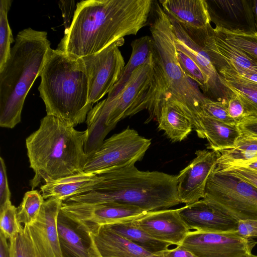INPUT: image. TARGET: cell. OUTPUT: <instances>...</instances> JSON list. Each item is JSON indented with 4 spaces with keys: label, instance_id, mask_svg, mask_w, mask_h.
I'll use <instances>...</instances> for the list:
<instances>
[{
    "label": "cell",
    "instance_id": "cell-7",
    "mask_svg": "<svg viewBox=\"0 0 257 257\" xmlns=\"http://www.w3.org/2000/svg\"><path fill=\"white\" fill-rule=\"evenodd\" d=\"M203 199L237 221L257 220V189L230 174L213 170Z\"/></svg>",
    "mask_w": 257,
    "mask_h": 257
},
{
    "label": "cell",
    "instance_id": "cell-42",
    "mask_svg": "<svg viewBox=\"0 0 257 257\" xmlns=\"http://www.w3.org/2000/svg\"><path fill=\"white\" fill-rule=\"evenodd\" d=\"M155 254L161 257H196L192 252L180 245L173 249L168 248Z\"/></svg>",
    "mask_w": 257,
    "mask_h": 257
},
{
    "label": "cell",
    "instance_id": "cell-23",
    "mask_svg": "<svg viewBox=\"0 0 257 257\" xmlns=\"http://www.w3.org/2000/svg\"><path fill=\"white\" fill-rule=\"evenodd\" d=\"M156 117L158 128L173 142L184 140L193 128L190 117L181 104L170 98L161 100Z\"/></svg>",
    "mask_w": 257,
    "mask_h": 257
},
{
    "label": "cell",
    "instance_id": "cell-14",
    "mask_svg": "<svg viewBox=\"0 0 257 257\" xmlns=\"http://www.w3.org/2000/svg\"><path fill=\"white\" fill-rule=\"evenodd\" d=\"M63 201L51 198L45 201L35 222L26 228L37 257H63L57 221Z\"/></svg>",
    "mask_w": 257,
    "mask_h": 257
},
{
    "label": "cell",
    "instance_id": "cell-43",
    "mask_svg": "<svg viewBox=\"0 0 257 257\" xmlns=\"http://www.w3.org/2000/svg\"><path fill=\"white\" fill-rule=\"evenodd\" d=\"M227 66L232 69L242 77L250 81L257 82V72L243 68L230 63H227Z\"/></svg>",
    "mask_w": 257,
    "mask_h": 257
},
{
    "label": "cell",
    "instance_id": "cell-28",
    "mask_svg": "<svg viewBox=\"0 0 257 257\" xmlns=\"http://www.w3.org/2000/svg\"><path fill=\"white\" fill-rule=\"evenodd\" d=\"M215 32L225 41L257 60V33L240 30H228L215 27Z\"/></svg>",
    "mask_w": 257,
    "mask_h": 257
},
{
    "label": "cell",
    "instance_id": "cell-20",
    "mask_svg": "<svg viewBox=\"0 0 257 257\" xmlns=\"http://www.w3.org/2000/svg\"><path fill=\"white\" fill-rule=\"evenodd\" d=\"M57 226L63 257H99L89 234L60 211Z\"/></svg>",
    "mask_w": 257,
    "mask_h": 257
},
{
    "label": "cell",
    "instance_id": "cell-17",
    "mask_svg": "<svg viewBox=\"0 0 257 257\" xmlns=\"http://www.w3.org/2000/svg\"><path fill=\"white\" fill-rule=\"evenodd\" d=\"M178 213L190 230L222 232L237 230V221L203 199L178 208Z\"/></svg>",
    "mask_w": 257,
    "mask_h": 257
},
{
    "label": "cell",
    "instance_id": "cell-27",
    "mask_svg": "<svg viewBox=\"0 0 257 257\" xmlns=\"http://www.w3.org/2000/svg\"><path fill=\"white\" fill-rule=\"evenodd\" d=\"M106 225L116 234L153 253L166 250L172 245L153 238L139 226L136 220Z\"/></svg>",
    "mask_w": 257,
    "mask_h": 257
},
{
    "label": "cell",
    "instance_id": "cell-8",
    "mask_svg": "<svg viewBox=\"0 0 257 257\" xmlns=\"http://www.w3.org/2000/svg\"><path fill=\"white\" fill-rule=\"evenodd\" d=\"M153 79L152 55L147 62L133 72L116 96L100 101L90 111L113 128L120 120L145 109V101Z\"/></svg>",
    "mask_w": 257,
    "mask_h": 257
},
{
    "label": "cell",
    "instance_id": "cell-25",
    "mask_svg": "<svg viewBox=\"0 0 257 257\" xmlns=\"http://www.w3.org/2000/svg\"><path fill=\"white\" fill-rule=\"evenodd\" d=\"M218 72L224 84L242 103L246 116H257V82L242 77L227 66Z\"/></svg>",
    "mask_w": 257,
    "mask_h": 257
},
{
    "label": "cell",
    "instance_id": "cell-4",
    "mask_svg": "<svg viewBox=\"0 0 257 257\" xmlns=\"http://www.w3.org/2000/svg\"><path fill=\"white\" fill-rule=\"evenodd\" d=\"M100 174L102 180L94 190L73 196L65 202L118 203L148 212L168 209L181 203L177 192L178 175L141 171L135 165Z\"/></svg>",
    "mask_w": 257,
    "mask_h": 257
},
{
    "label": "cell",
    "instance_id": "cell-2",
    "mask_svg": "<svg viewBox=\"0 0 257 257\" xmlns=\"http://www.w3.org/2000/svg\"><path fill=\"white\" fill-rule=\"evenodd\" d=\"M150 17L153 79L145 99L146 109L151 119L156 117L163 98H170L179 102L199 137L201 134L200 107L209 98L182 69L177 57L172 23L158 1L153 2Z\"/></svg>",
    "mask_w": 257,
    "mask_h": 257
},
{
    "label": "cell",
    "instance_id": "cell-11",
    "mask_svg": "<svg viewBox=\"0 0 257 257\" xmlns=\"http://www.w3.org/2000/svg\"><path fill=\"white\" fill-rule=\"evenodd\" d=\"M123 39L100 52L81 57L88 80V100L91 104L108 93L119 79L125 62L118 47Z\"/></svg>",
    "mask_w": 257,
    "mask_h": 257
},
{
    "label": "cell",
    "instance_id": "cell-1",
    "mask_svg": "<svg viewBox=\"0 0 257 257\" xmlns=\"http://www.w3.org/2000/svg\"><path fill=\"white\" fill-rule=\"evenodd\" d=\"M153 0H86L76 5L69 29L57 49L83 57L124 37L136 35L149 22Z\"/></svg>",
    "mask_w": 257,
    "mask_h": 257
},
{
    "label": "cell",
    "instance_id": "cell-16",
    "mask_svg": "<svg viewBox=\"0 0 257 257\" xmlns=\"http://www.w3.org/2000/svg\"><path fill=\"white\" fill-rule=\"evenodd\" d=\"M206 3L215 27L256 33L253 0H207Z\"/></svg>",
    "mask_w": 257,
    "mask_h": 257
},
{
    "label": "cell",
    "instance_id": "cell-5",
    "mask_svg": "<svg viewBox=\"0 0 257 257\" xmlns=\"http://www.w3.org/2000/svg\"><path fill=\"white\" fill-rule=\"evenodd\" d=\"M45 31L31 28L19 32L9 58L0 69V126L14 128L21 121L24 102L40 76L51 50Z\"/></svg>",
    "mask_w": 257,
    "mask_h": 257
},
{
    "label": "cell",
    "instance_id": "cell-38",
    "mask_svg": "<svg viewBox=\"0 0 257 257\" xmlns=\"http://www.w3.org/2000/svg\"><path fill=\"white\" fill-rule=\"evenodd\" d=\"M232 149L243 152L257 153V137L241 134Z\"/></svg>",
    "mask_w": 257,
    "mask_h": 257
},
{
    "label": "cell",
    "instance_id": "cell-30",
    "mask_svg": "<svg viewBox=\"0 0 257 257\" xmlns=\"http://www.w3.org/2000/svg\"><path fill=\"white\" fill-rule=\"evenodd\" d=\"M13 1H0V69L4 66L11 54V45L14 42L8 14Z\"/></svg>",
    "mask_w": 257,
    "mask_h": 257
},
{
    "label": "cell",
    "instance_id": "cell-18",
    "mask_svg": "<svg viewBox=\"0 0 257 257\" xmlns=\"http://www.w3.org/2000/svg\"><path fill=\"white\" fill-rule=\"evenodd\" d=\"M136 222L153 238L176 246L181 244L191 231L181 218L178 208L150 212Z\"/></svg>",
    "mask_w": 257,
    "mask_h": 257
},
{
    "label": "cell",
    "instance_id": "cell-6",
    "mask_svg": "<svg viewBox=\"0 0 257 257\" xmlns=\"http://www.w3.org/2000/svg\"><path fill=\"white\" fill-rule=\"evenodd\" d=\"M40 77L38 90L47 114L74 127L83 123L93 105L88 100V80L82 58L51 49Z\"/></svg>",
    "mask_w": 257,
    "mask_h": 257
},
{
    "label": "cell",
    "instance_id": "cell-41",
    "mask_svg": "<svg viewBox=\"0 0 257 257\" xmlns=\"http://www.w3.org/2000/svg\"><path fill=\"white\" fill-rule=\"evenodd\" d=\"M241 134L257 137V116H246L237 124Z\"/></svg>",
    "mask_w": 257,
    "mask_h": 257
},
{
    "label": "cell",
    "instance_id": "cell-35",
    "mask_svg": "<svg viewBox=\"0 0 257 257\" xmlns=\"http://www.w3.org/2000/svg\"><path fill=\"white\" fill-rule=\"evenodd\" d=\"M218 172H224L232 175L252 185L257 189L256 171L246 167H239L231 168Z\"/></svg>",
    "mask_w": 257,
    "mask_h": 257
},
{
    "label": "cell",
    "instance_id": "cell-32",
    "mask_svg": "<svg viewBox=\"0 0 257 257\" xmlns=\"http://www.w3.org/2000/svg\"><path fill=\"white\" fill-rule=\"evenodd\" d=\"M0 227L1 233L9 240L23 230L18 219L17 208L11 201L0 208Z\"/></svg>",
    "mask_w": 257,
    "mask_h": 257
},
{
    "label": "cell",
    "instance_id": "cell-31",
    "mask_svg": "<svg viewBox=\"0 0 257 257\" xmlns=\"http://www.w3.org/2000/svg\"><path fill=\"white\" fill-rule=\"evenodd\" d=\"M176 49L177 59L183 72L188 77L193 80L198 85L202 93L207 97L208 78L187 54L177 47Z\"/></svg>",
    "mask_w": 257,
    "mask_h": 257
},
{
    "label": "cell",
    "instance_id": "cell-40",
    "mask_svg": "<svg viewBox=\"0 0 257 257\" xmlns=\"http://www.w3.org/2000/svg\"><path fill=\"white\" fill-rule=\"evenodd\" d=\"M236 231L240 236L244 238L257 237V220L238 221Z\"/></svg>",
    "mask_w": 257,
    "mask_h": 257
},
{
    "label": "cell",
    "instance_id": "cell-15",
    "mask_svg": "<svg viewBox=\"0 0 257 257\" xmlns=\"http://www.w3.org/2000/svg\"><path fill=\"white\" fill-rule=\"evenodd\" d=\"M170 20L173 26L176 47L187 54L208 78L207 97L214 101L227 100L233 94L224 84L222 77L213 64L208 54L187 33L180 23Z\"/></svg>",
    "mask_w": 257,
    "mask_h": 257
},
{
    "label": "cell",
    "instance_id": "cell-44",
    "mask_svg": "<svg viewBox=\"0 0 257 257\" xmlns=\"http://www.w3.org/2000/svg\"><path fill=\"white\" fill-rule=\"evenodd\" d=\"M8 239L0 233V257H10Z\"/></svg>",
    "mask_w": 257,
    "mask_h": 257
},
{
    "label": "cell",
    "instance_id": "cell-26",
    "mask_svg": "<svg viewBox=\"0 0 257 257\" xmlns=\"http://www.w3.org/2000/svg\"><path fill=\"white\" fill-rule=\"evenodd\" d=\"M131 47V57L125 65L119 79L108 93L107 98L116 96L126 84L133 72L150 58L153 49L152 37L145 36L136 39L132 42Z\"/></svg>",
    "mask_w": 257,
    "mask_h": 257
},
{
    "label": "cell",
    "instance_id": "cell-47",
    "mask_svg": "<svg viewBox=\"0 0 257 257\" xmlns=\"http://www.w3.org/2000/svg\"><path fill=\"white\" fill-rule=\"evenodd\" d=\"M248 257H257V255H253V254H251L249 256H248Z\"/></svg>",
    "mask_w": 257,
    "mask_h": 257
},
{
    "label": "cell",
    "instance_id": "cell-13",
    "mask_svg": "<svg viewBox=\"0 0 257 257\" xmlns=\"http://www.w3.org/2000/svg\"><path fill=\"white\" fill-rule=\"evenodd\" d=\"M195 158L178 175L177 192L181 203L195 202L205 196L208 178L220 156L219 151L197 150Z\"/></svg>",
    "mask_w": 257,
    "mask_h": 257
},
{
    "label": "cell",
    "instance_id": "cell-9",
    "mask_svg": "<svg viewBox=\"0 0 257 257\" xmlns=\"http://www.w3.org/2000/svg\"><path fill=\"white\" fill-rule=\"evenodd\" d=\"M151 144V140L127 127L104 140L100 149L87 158L83 171L100 174L135 165Z\"/></svg>",
    "mask_w": 257,
    "mask_h": 257
},
{
    "label": "cell",
    "instance_id": "cell-12",
    "mask_svg": "<svg viewBox=\"0 0 257 257\" xmlns=\"http://www.w3.org/2000/svg\"><path fill=\"white\" fill-rule=\"evenodd\" d=\"M257 242L236 231L222 232L190 231L182 247L196 257H248Z\"/></svg>",
    "mask_w": 257,
    "mask_h": 257
},
{
    "label": "cell",
    "instance_id": "cell-22",
    "mask_svg": "<svg viewBox=\"0 0 257 257\" xmlns=\"http://www.w3.org/2000/svg\"><path fill=\"white\" fill-rule=\"evenodd\" d=\"M102 180L100 174L82 172L60 178L41 186L44 199L58 198L63 201L73 196L95 190Z\"/></svg>",
    "mask_w": 257,
    "mask_h": 257
},
{
    "label": "cell",
    "instance_id": "cell-3",
    "mask_svg": "<svg viewBox=\"0 0 257 257\" xmlns=\"http://www.w3.org/2000/svg\"><path fill=\"white\" fill-rule=\"evenodd\" d=\"M86 130L79 131L69 122L47 114L39 128L26 140L30 166L34 173L32 190L45 183L83 172L87 161L84 146Z\"/></svg>",
    "mask_w": 257,
    "mask_h": 257
},
{
    "label": "cell",
    "instance_id": "cell-21",
    "mask_svg": "<svg viewBox=\"0 0 257 257\" xmlns=\"http://www.w3.org/2000/svg\"><path fill=\"white\" fill-rule=\"evenodd\" d=\"M169 18L183 25L195 29L211 25L206 0H159Z\"/></svg>",
    "mask_w": 257,
    "mask_h": 257
},
{
    "label": "cell",
    "instance_id": "cell-19",
    "mask_svg": "<svg viewBox=\"0 0 257 257\" xmlns=\"http://www.w3.org/2000/svg\"><path fill=\"white\" fill-rule=\"evenodd\" d=\"M89 235L99 257H161L119 235L107 225Z\"/></svg>",
    "mask_w": 257,
    "mask_h": 257
},
{
    "label": "cell",
    "instance_id": "cell-37",
    "mask_svg": "<svg viewBox=\"0 0 257 257\" xmlns=\"http://www.w3.org/2000/svg\"><path fill=\"white\" fill-rule=\"evenodd\" d=\"M226 102L228 115L237 124L246 116L242 103L234 94Z\"/></svg>",
    "mask_w": 257,
    "mask_h": 257
},
{
    "label": "cell",
    "instance_id": "cell-24",
    "mask_svg": "<svg viewBox=\"0 0 257 257\" xmlns=\"http://www.w3.org/2000/svg\"><path fill=\"white\" fill-rule=\"evenodd\" d=\"M202 139L208 141V149L216 151L232 149L241 133L237 124L226 123L203 114L200 115Z\"/></svg>",
    "mask_w": 257,
    "mask_h": 257
},
{
    "label": "cell",
    "instance_id": "cell-34",
    "mask_svg": "<svg viewBox=\"0 0 257 257\" xmlns=\"http://www.w3.org/2000/svg\"><path fill=\"white\" fill-rule=\"evenodd\" d=\"M226 101H214L209 99L201 106V114L226 123L237 124L228 114Z\"/></svg>",
    "mask_w": 257,
    "mask_h": 257
},
{
    "label": "cell",
    "instance_id": "cell-29",
    "mask_svg": "<svg viewBox=\"0 0 257 257\" xmlns=\"http://www.w3.org/2000/svg\"><path fill=\"white\" fill-rule=\"evenodd\" d=\"M42 195L36 190L25 193L23 200L17 208V217L21 223L29 225L37 219L45 201Z\"/></svg>",
    "mask_w": 257,
    "mask_h": 257
},
{
    "label": "cell",
    "instance_id": "cell-46",
    "mask_svg": "<svg viewBox=\"0 0 257 257\" xmlns=\"http://www.w3.org/2000/svg\"><path fill=\"white\" fill-rule=\"evenodd\" d=\"M243 167H246L251 170L257 171V161L252 162Z\"/></svg>",
    "mask_w": 257,
    "mask_h": 257
},
{
    "label": "cell",
    "instance_id": "cell-39",
    "mask_svg": "<svg viewBox=\"0 0 257 257\" xmlns=\"http://www.w3.org/2000/svg\"><path fill=\"white\" fill-rule=\"evenodd\" d=\"M75 1H60L58 6L61 10L63 18V24L65 27L64 33L66 32L71 26L70 21L73 18L76 9Z\"/></svg>",
    "mask_w": 257,
    "mask_h": 257
},
{
    "label": "cell",
    "instance_id": "cell-45",
    "mask_svg": "<svg viewBox=\"0 0 257 257\" xmlns=\"http://www.w3.org/2000/svg\"><path fill=\"white\" fill-rule=\"evenodd\" d=\"M253 12L254 17L256 32L257 33V0H253Z\"/></svg>",
    "mask_w": 257,
    "mask_h": 257
},
{
    "label": "cell",
    "instance_id": "cell-10",
    "mask_svg": "<svg viewBox=\"0 0 257 257\" xmlns=\"http://www.w3.org/2000/svg\"><path fill=\"white\" fill-rule=\"evenodd\" d=\"M61 212L89 234L103 225L136 220L149 212L139 207L118 203L87 204L63 202Z\"/></svg>",
    "mask_w": 257,
    "mask_h": 257
},
{
    "label": "cell",
    "instance_id": "cell-33",
    "mask_svg": "<svg viewBox=\"0 0 257 257\" xmlns=\"http://www.w3.org/2000/svg\"><path fill=\"white\" fill-rule=\"evenodd\" d=\"M10 240V257H37L26 228Z\"/></svg>",
    "mask_w": 257,
    "mask_h": 257
},
{
    "label": "cell",
    "instance_id": "cell-36",
    "mask_svg": "<svg viewBox=\"0 0 257 257\" xmlns=\"http://www.w3.org/2000/svg\"><path fill=\"white\" fill-rule=\"evenodd\" d=\"M11 193L9 189L5 161L0 158V208L11 201Z\"/></svg>",
    "mask_w": 257,
    "mask_h": 257
}]
</instances>
